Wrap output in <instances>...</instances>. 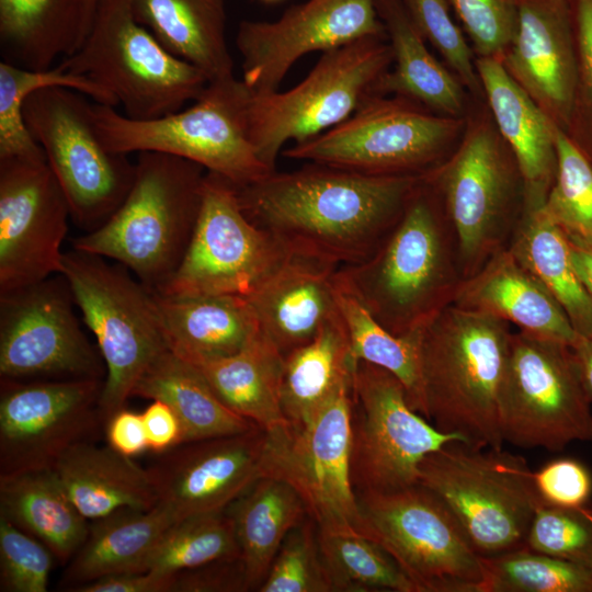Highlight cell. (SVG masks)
I'll return each instance as SVG.
<instances>
[{
	"label": "cell",
	"mask_w": 592,
	"mask_h": 592,
	"mask_svg": "<svg viewBox=\"0 0 592 592\" xmlns=\"http://www.w3.org/2000/svg\"><path fill=\"white\" fill-rule=\"evenodd\" d=\"M422 177L369 175L309 162L236 187L246 216L292 253L341 267L379 248Z\"/></svg>",
	"instance_id": "obj_1"
},
{
	"label": "cell",
	"mask_w": 592,
	"mask_h": 592,
	"mask_svg": "<svg viewBox=\"0 0 592 592\" xmlns=\"http://www.w3.org/2000/svg\"><path fill=\"white\" fill-rule=\"evenodd\" d=\"M339 272L377 321L396 335L421 333L453 305L465 281L458 242L424 175L379 248Z\"/></svg>",
	"instance_id": "obj_2"
},
{
	"label": "cell",
	"mask_w": 592,
	"mask_h": 592,
	"mask_svg": "<svg viewBox=\"0 0 592 592\" xmlns=\"http://www.w3.org/2000/svg\"><path fill=\"white\" fill-rule=\"evenodd\" d=\"M135 167L121 206L71 244L122 264L149 289L160 292L191 241L207 171L193 161L153 151L137 153Z\"/></svg>",
	"instance_id": "obj_3"
},
{
	"label": "cell",
	"mask_w": 592,
	"mask_h": 592,
	"mask_svg": "<svg viewBox=\"0 0 592 592\" xmlns=\"http://www.w3.org/2000/svg\"><path fill=\"white\" fill-rule=\"evenodd\" d=\"M512 333L455 305L433 319L421 333L423 417L470 445L502 447L498 398Z\"/></svg>",
	"instance_id": "obj_4"
},
{
	"label": "cell",
	"mask_w": 592,
	"mask_h": 592,
	"mask_svg": "<svg viewBox=\"0 0 592 592\" xmlns=\"http://www.w3.org/2000/svg\"><path fill=\"white\" fill-rule=\"evenodd\" d=\"M455 231L465 280L509 247L525 210L520 167L485 100H474L451 156L424 175Z\"/></svg>",
	"instance_id": "obj_5"
},
{
	"label": "cell",
	"mask_w": 592,
	"mask_h": 592,
	"mask_svg": "<svg viewBox=\"0 0 592 592\" xmlns=\"http://www.w3.org/2000/svg\"><path fill=\"white\" fill-rule=\"evenodd\" d=\"M248 87L234 76L209 81L190 106L157 118H130L95 102L91 112L102 143L113 152L172 155L243 186L273 172L248 137Z\"/></svg>",
	"instance_id": "obj_6"
},
{
	"label": "cell",
	"mask_w": 592,
	"mask_h": 592,
	"mask_svg": "<svg viewBox=\"0 0 592 592\" xmlns=\"http://www.w3.org/2000/svg\"><path fill=\"white\" fill-rule=\"evenodd\" d=\"M59 65L95 82L135 119L179 111L209 82L136 20L130 0H99L83 42Z\"/></svg>",
	"instance_id": "obj_7"
},
{
	"label": "cell",
	"mask_w": 592,
	"mask_h": 592,
	"mask_svg": "<svg viewBox=\"0 0 592 592\" xmlns=\"http://www.w3.org/2000/svg\"><path fill=\"white\" fill-rule=\"evenodd\" d=\"M418 483L447 506L483 558L524 547L544 504L524 457L463 441L429 454L419 466Z\"/></svg>",
	"instance_id": "obj_8"
},
{
	"label": "cell",
	"mask_w": 592,
	"mask_h": 592,
	"mask_svg": "<svg viewBox=\"0 0 592 592\" xmlns=\"http://www.w3.org/2000/svg\"><path fill=\"white\" fill-rule=\"evenodd\" d=\"M80 250L64 252L60 271L106 368L100 411L104 424L126 407L149 366L169 350L153 293L122 264Z\"/></svg>",
	"instance_id": "obj_9"
},
{
	"label": "cell",
	"mask_w": 592,
	"mask_h": 592,
	"mask_svg": "<svg viewBox=\"0 0 592 592\" xmlns=\"http://www.w3.org/2000/svg\"><path fill=\"white\" fill-rule=\"evenodd\" d=\"M392 65L387 38L363 37L322 53L304 80L286 91L249 90L246 126L260 160L275 171L284 146L314 138L348 119Z\"/></svg>",
	"instance_id": "obj_10"
},
{
	"label": "cell",
	"mask_w": 592,
	"mask_h": 592,
	"mask_svg": "<svg viewBox=\"0 0 592 592\" xmlns=\"http://www.w3.org/2000/svg\"><path fill=\"white\" fill-rule=\"evenodd\" d=\"M465 123L405 98L374 94L341 124L282 155L369 175L422 177L455 150Z\"/></svg>",
	"instance_id": "obj_11"
},
{
	"label": "cell",
	"mask_w": 592,
	"mask_h": 592,
	"mask_svg": "<svg viewBox=\"0 0 592 592\" xmlns=\"http://www.w3.org/2000/svg\"><path fill=\"white\" fill-rule=\"evenodd\" d=\"M591 406L571 345L512 333L498 398L503 443L560 452L576 441L592 442Z\"/></svg>",
	"instance_id": "obj_12"
},
{
	"label": "cell",
	"mask_w": 592,
	"mask_h": 592,
	"mask_svg": "<svg viewBox=\"0 0 592 592\" xmlns=\"http://www.w3.org/2000/svg\"><path fill=\"white\" fill-rule=\"evenodd\" d=\"M77 90L46 87L23 102L24 122L67 198L71 220L84 232L102 226L121 206L135 163L109 150L93 119L92 103Z\"/></svg>",
	"instance_id": "obj_13"
},
{
	"label": "cell",
	"mask_w": 592,
	"mask_h": 592,
	"mask_svg": "<svg viewBox=\"0 0 592 592\" xmlns=\"http://www.w3.org/2000/svg\"><path fill=\"white\" fill-rule=\"evenodd\" d=\"M363 535L382 546L418 592H480L481 557L447 506L417 483L356 492Z\"/></svg>",
	"instance_id": "obj_14"
},
{
	"label": "cell",
	"mask_w": 592,
	"mask_h": 592,
	"mask_svg": "<svg viewBox=\"0 0 592 592\" xmlns=\"http://www.w3.org/2000/svg\"><path fill=\"white\" fill-rule=\"evenodd\" d=\"M352 396L353 380L306 424L267 431L262 477L289 483L319 532L363 535L350 473Z\"/></svg>",
	"instance_id": "obj_15"
},
{
	"label": "cell",
	"mask_w": 592,
	"mask_h": 592,
	"mask_svg": "<svg viewBox=\"0 0 592 592\" xmlns=\"http://www.w3.org/2000/svg\"><path fill=\"white\" fill-rule=\"evenodd\" d=\"M352 399L350 473L355 494L414 486L429 454L449 442H464L414 411L401 382L379 366L356 362Z\"/></svg>",
	"instance_id": "obj_16"
},
{
	"label": "cell",
	"mask_w": 592,
	"mask_h": 592,
	"mask_svg": "<svg viewBox=\"0 0 592 592\" xmlns=\"http://www.w3.org/2000/svg\"><path fill=\"white\" fill-rule=\"evenodd\" d=\"M292 254L276 236L246 216L234 183L207 172L186 252L174 275L158 293L229 294L247 298Z\"/></svg>",
	"instance_id": "obj_17"
},
{
	"label": "cell",
	"mask_w": 592,
	"mask_h": 592,
	"mask_svg": "<svg viewBox=\"0 0 592 592\" xmlns=\"http://www.w3.org/2000/svg\"><path fill=\"white\" fill-rule=\"evenodd\" d=\"M75 306L60 273L0 295V379H105Z\"/></svg>",
	"instance_id": "obj_18"
},
{
	"label": "cell",
	"mask_w": 592,
	"mask_h": 592,
	"mask_svg": "<svg viewBox=\"0 0 592 592\" xmlns=\"http://www.w3.org/2000/svg\"><path fill=\"white\" fill-rule=\"evenodd\" d=\"M104 379H0V475L53 468L71 447L94 442L104 421Z\"/></svg>",
	"instance_id": "obj_19"
},
{
	"label": "cell",
	"mask_w": 592,
	"mask_h": 592,
	"mask_svg": "<svg viewBox=\"0 0 592 592\" xmlns=\"http://www.w3.org/2000/svg\"><path fill=\"white\" fill-rule=\"evenodd\" d=\"M69 218L46 160H0V295L59 273Z\"/></svg>",
	"instance_id": "obj_20"
},
{
	"label": "cell",
	"mask_w": 592,
	"mask_h": 592,
	"mask_svg": "<svg viewBox=\"0 0 592 592\" xmlns=\"http://www.w3.org/2000/svg\"><path fill=\"white\" fill-rule=\"evenodd\" d=\"M363 37L387 38L375 0H307L275 21H241L236 36L241 80L254 93L276 91L303 56Z\"/></svg>",
	"instance_id": "obj_21"
},
{
	"label": "cell",
	"mask_w": 592,
	"mask_h": 592,
	"mask_svg": "<svg viewBox=\"0 0 592 592\" xmlns=\"http://www.w3.org/2000/svg\"><path fill=\"white\" fill-rule=\"evenodd\" d=\"M267 431L181 443L147 467L158 503L175 521L225 511L262 477Z\"/></svg>",
	"instance_id": "obj_22"
},
{
	"label": "cell",
	"mask_w": 592,
	"mask_h": 592,
	"mask_svg": "<svg viewBox=\"0 0 592 592\" xmlns=\"http://www.w3.org/2000/svg\"><path fill=\"white\" fill-rule=\"evenodd\" d=\"M500 60L510 77L565 130L577 83L572 0H517L515 33Z\"/></svg>",
	"instance_id": "obj_23"
},
{
	"label": "cell",
	"mask_w": 592,
	"mask_h": 592,
	"mask_svg": "<svg viewBox=\"0 0 592 592\" xmlns=\"http://www.w3.org/2000/svg\"><path fill=\"white\" fill-rule=\"evenodd\" d=\"M338 269L327 261L293 253L247 297L259 330L283 355L314 340L339 317L334 292Z\"/></svg>",
	"instance_id": "obj_24"
},
{
	"label": "cell",
	"mask_w": 592,
	"mask_h": 592,
	"mask_svg": "<svg viewBox=\"0 0 592 592\" xmlns=\"http://www.w3.org/2000/svg\"><path fill=\"white\" fill-rule=\"evenodd\" d=\"M483 98L523 177L525 210L543 207L557 171L558 126L510 77L498 58L476 57Z\"/></svg>",
	"instance_id": "obj_25"
},
{
	"label": "cell",
	"mask_w": 592,
	"mask_h": 592,
	"mask_svg": "<svg viewBox=\"0 0 592 592\" xmlns=\"http://www.w3.org/2000/svg\"><path fill=\"white\" fill-rule=\"evenodd\" d=\"M453 305L538 338L572 345L578 337L556 299L508 248L463 282Z\"/></svg>",
	"instance_id": "obj_26"
},
{
	"label": "cell",
	"mask_w": 592,
	"mask_h": 592,
	"mask_svg": "<svg viewBox=\"0 0 592 592\" xmlns=\"http://www.w3.org/2000/svg\"><path fill=\"white\" fill-rule=\"evenodd\" d=\"M391 48L392 65L376 93L415 102L448 117L465 118L474 101L459 79L429 49L401 0H375Z\"/></svg>",
	"instance_id": "obj_27"
},
{
	"label": "cell",
	"mask_w": 592,
	"mask_h": 592,
	"mask_svg": "<svg viewBox=\"0 0 592 592\" xmlns=\"http://www.w3.org/2000/svg\"><path fill=\"white\" fill-rule=\"evenodd\" d=\"M152 293L169 350L189 362L235 354L259 332L246 297Z\"/></svg>",
	"instance_id": "obj_28"
},
{
	"label": "cell",
	"mask_w": 592,
	"mask_h": 592,
	"mask_svg": "<svg viewBox=\"0 0 592 592\" xmlns=\"http://www.w3.org/2000/svg\"><path fill=\"white\" fill-rule=\"evenodd\" d=\"M173 522L172 513L161 504L149 510L125 508L93 520L59 587L73 592L109 576L147 571L151 553Z\"/></svg>",
	"instance_id": "obj_29"
},
{
	"label": "cell",
	"mask_w": 592,
	"mask_h": 592,
	"mask_svg": "<svg viewBox=\"0 0 592 592\" xmlns=\"http://www.w3.org/2000/svg\"><path fill=\"white\" fill-rule=\"evenodd\" d=\"M52 469L87 520L125 508L149 510L158 503L148 469L109 445H75Z\"/></svg>",
	"instance_id": "obj_30"
},
{
	"label": "cell",
	"mask_w": 592,
	"mask_h": 592,
	"mask_svg": "<svg viewBox=\"0 0 592 592\" xmlns=\"http://www.w3.org/2000/svg\"><path fill=\"white\" fill-rule=\"evenodd\" d=\"M130 5L164 48L201 69L208 81L234 77L225 0H130Z\"/></svg>",
	"instance_id": "obj_31"
},
{
	"label": "cell",
	"mask_w": 592,
	"mask_h": 592,
	"mask_svg": "<svg viewBox=\"0 0 592 592\" xmlns=\"http://www.w3.org/2000/svg\"><path fill=\"white\" fill-rule=\"evenodd\" d=\"M0 515L43 543L61 565L89 531L52 468L0 475Z\"/></svg>",
	"instance_id": "obj_32"
},
{
	"label": "cell",
	"mask_w": 592,
	"mask_h": 592,
	"mask_svg": "<svg viewBox=\"0 0 592 592\" xmlns=\"http://www.w3.org/2000/svg\"><path fill=\"white\" fill-rule=\"evenodd\" d=\"M190 363L237 414L266 431L287 423L281 407L284 355L260 330L235 354Z\"/></svg>",
	"instance_id": "obj_33"
},
{
	"label": "cell",
	"mask_w": 592,
	"mask_h": 592,
	"mask_svg": "<svg viewBox=\"0 0 592 592\" xmlns=\"http://www.w3.org/2000/svg\"><path fill=\"white\" fill-rule=\"evenodd\" d=\"M240 550L248 591H258L287 534L308 517L297 491L263 476L226 510Z\"/></svg>",
	"instance_id": "obj_34"
},
{
	"label": "cell",
	"mask_w": 592,
	"mask_h": 592,
	"mask_svg": "<svg viewBox=\"0 0 592 592\" xmlns=\"http://www.w3.org/2000/svg\"><path fill=\"white\" fill-rule=\"evenodd\" d=\"M355 366L348 331L339 315L314 340L284 355L281 407L286 422H309L353 380Z\"/></svg>",
	"instance_id": "obj_35"
},
{
	"label": "cell",
	"mask_w": 592,
	"mask_h": 592,
	"mask_svg": "<svg viewBox=\"0 0 592 592\" xmlns=\"http://www.w3.org/2000/svg\"><path fill=\"white\" fill-rule=\"evenodd\" d=\"M133 396L169 405L182 423L183 443L238 434L259 426L229 409L200 371L170 350L144 373Z\"/></svg>",
	"instance_id": "obj_36"
},
{
	"label": "cell",
	"mask_w": 592,
	"mask_h": 592,
	"mask_svg": "<svg viewBox=\"0 0 592 592\" xmlns=\"http://www.w3.org/2000/svg\"><path fill=\"white\" fill-rule=\"evenodd\" d=\"M0 39L4 61L49 69L82 43L79 1L0 0Z\"/></svg>",
	"instance_id": "obj_37"
},
{
	"label": "cell",
	"mask_w": 592,
	"mask_h": 592,
	"mask_svg": "<svg viewBox=\"0 0 592 592\" xmlns=\"http://www.w3.org/2000/svg\"><path fill=\"white\" fill-rule=\"evenodd\" d=\"M550 293L579 337H592V297L570 255L569 240L540 209L524 212L508 247Z\"/></svg>",
	"instance_id": "obj_38"
},
{
	"label": "cell",
	"mask_w": 592,
	"mask_h": 592,
	"mask_svg": "<svg viewBox=\"0 0 592 592\" xmlns=\"http://www.w3.org/2000/svg\"><path fill=\"white\" fill-rule=\"evenodd\" d=\"M334 292L345 325L354 362L363 361L395 375L403 385L410 407L423 415L421 382V333L396 335L387 330L335 274Z\"/></svg>",
	"instance_id": "obj_39"
},
{
	"label": "cell",
	"mask_w": 592,
	"mask_h": 592,
	"mask_svg": "<svg viewBox=\"0 0 592 592\" xmlns=\"http://www.w3.org/2000/svg\"><path fill=\"white\" fill-rule=\"evenodd\" d=\"M64 87L79 91L95 103L116 107L113 98L90 79L56 65L45 70L0 62V160H46L23 117L24 99L34 90Z\"/></svg>",
	"instance_id": "obj_40"
},
{
	"label": "cell",
	"mask_w": 592,
	"mask_h": 592,
	"mask_svg": "<svg viewBox=\"0 0 592 592\" xmlns=\"http://www.w3.org/2000/svg\"><path fill=\"white\" fill-rule=\"evenodd\" d=\"M318 540L333 591L418 592L391 556L368 537L318 531Z\"/></svg>",
	"instance_id": "obj_41"
},
{
	"label": "cell",
	"mask_w": 592,
	"mask_h": 592,
	"mask_svg": "<svg viewBox=\"0 0 592 592\" xmlns=\"http://www.w3.org/2000/svg\"><path fill=\"white\" fill-rule=\"evenodd\" d=\"M236 558H240V550L227 512L198 514L167 528L148 559L147 571L174 574Z\"/></svg>",
	"instance_id": "obj_42"
},
{
	"label": "cell",
	"mask_w": 592,
	"mask_h": 592,
	"mask_svg": "<svg viewBox=\"0 0 592 592\" xmlns=\"http://www.w3.org/2000/svg\"><path fill=\"white\" fill-rule=\"evenodd\" d=\"M480 592H592V568L526 547L481 557Z\"/></svg>",
	"instance_id": "obj_43"
},
{
	"label": "cell",
	"mask_w": 592,
	"mask_h": 592,
	"mask_svg": "<svg viewBox=\"0 0 592 592\" xmlns=\"http://www.w3.org/2000/svg\"><path fill=\"white\" fill-rule=\"evenodd\" d=\"M557 171L542 207L568 240L592 247V162L558 127Z\"/></svg>",
	"instance_id": "obj_44"
},
{
	"label": "cell",
	"mask_w": 592,
	"mask_h": 592,
	"mask_svg": "<svg viewBox=\"0 0 592 592\" xmlns=\"http://www.w3.org/2000/svg\"><path fill=\"white\" fill-rule=\"evenodd\" d=\"M414 26L474 100H485L475 53L447 0H401Z\"/></svg>",
	"instance_id": "obj_45"
},
{
	"label": "cell",
	"mask_w": 592,
	"mask_h": 592,
	"mask_svg": "<svg viewBox=\"0 0 592 592\" xmlns=\"http://www.w3.org/2000/svg\"><path fill=\"white\" fill-rule=\"evenodd\" d=\"M258 591L333 592L312 519L308 516L287 534Z\"/></svg>",
	"instance_id": "obj_46"
},
{
	"label": "cell",
	"mask_w": 592,
	"mask_h": 592,
	"mask_svg": "<svg viewBox=\"0 0 592 592\" xmlns=\"http://www.w3.org/2000/svg\"><path fill=\"white\" fill-rule=\"evenodd\" d=\"M524 547L592 568V506L543 504L532 520Z\"/></svg>",
	"instance_id": "obj_47"
},
{
	"label": "cell",
	"mask_w": 592,
	"mask_h": 592,
	"mask_svg": "<svg viewBox=\"0 0 592 592\" xmlns=\"http://www.w3.org/2000/svg\"><path fill=\"white\" fill-rule=\"evenodd\" d=\"M54 558L37 538L0 515L1 592H46Z\"/></svg>",
	"instance_id": "obj_48"
},
{
	"label": "cell",
	"mask_w": 592,
	"mask_h": 592,
	"mask_svg": "<svg viewBox=\"0 0 592 592\" xmlns=\"http://www.w3.org/2000/svg\"><path fill=\"white\" fill-rule=\"evenodd\" d=\"M476 57L501 59L517 21V0H447Z\"/></svg>",
	"instance_id": "obj_49"
},
{
	"label": "cell",
	"mask_w": 592,
	"mask_h": 592,
	"mask_svg": "<svg viewBox=\"0 0 592 592\" xmlns=\"http://www.w3.org/2000/svg\"><path fill=\"white\" fill-rule=\"evenodd\" d=\"M577 45V83L563 130L592 162V0H572Z\"/></svg>",
	"instance_id": "obj_50"
},
{
	"label": "cell",
	"mask_w": 592,
	"mask_h": 592,
	"mask_svg": "<svg viewBox=\"0 0 592 592\" xmlns=\"http://www.w3.org/2000/svg\"><path fill=\"white\" fill-rule=\"evenodd\" d=\"M534 482L544 504L579 508L589 504L592 496V475L589 468L573 458H557L534 473Z\"/></svg>",
	"instance_id": "obj_51"
},
{
	"label": "cell",
	"mask_w": 592,
	"mask_h": 592,
	"mask_svg": "<svg viewBox=\"0 0 592 592\" xmlns=\"http://www.w3.org/2000/svg\"><path fill=\"white\" fill-rule=\"evenodd\" d=\"M248 591L241 558L225 559L175 573L173 592Z\"/></svg>",
	"instance_id": "obj_52"
},
{
	"label": "cell",
	"mask_w": 592,
	"mask_h": 592,
	"mask_svg": "<svg viewBox=\"0 0 592 592\" xmlns=\"http://www.w3.org/2000/svg\"><path fill=\"white\" fill-rule=\"evenodd\" d=\"M148 449L161 454L184 441L182 423L169 405L160 400L152 402L141 412Z\"/></svg>",
	"instance_id": "obj_53"
},
{
	"label": "cell",
	"mask_w": 592,
	"mask_h": 592,
	"mask_svg": "<svg viewBox=\"0 0 592 592\" xmlns=\"http://www.w3.org/2000/svg\"><path fill=\"white\" fill-rule=\"evenodd\" d=\"M104 433L107 445L124 456L132 458L148 449L143 415L127 407L109 418Z\"/></svg>",
	"instance_id": "obj_54"
},
{
	"label": "cell",
	"mask_w": 592,
	"mask_h": 592,
	"mask_svg": "<svg viewBox=\"0 0 592 592\" xmlns=\"http://www.w3.org/2000/svg\"><path fill=\"white\" fill-rule=\"evenodd\" d=\"M174 574L155 571L109 576L78 587L73 592H173Z\"/></svg>",
	"instance_id": "obj_55"
},
{
	"label": "cell",
	"mask_w": 592,
	"mask_h": 592,
	"mask_svg": "<svg viewBox=\"0 0 592 592\" xmlns=\"http://www.w3.org/2000/svg\"><path fill=\"white\" fill-rule=\"evenodd\" d=\"M570 255L574 269L592 297V247L569 240Z\"/></svg>",
	"instance_id": "obj_56"
},
{
	"label": "cell",
	"mask_w": 592,
	"mask_h": 592,
	"mask_svg": "<svg viewBox=\"0 0 592 592\" xmlns=\"http://www.w3.org/2000/svg\"><path fill=\"white\" fill-rule=\"evenodd\" d=\"M592 396V337H577L571 345Z\"/></svg>",
	"instance_id": "obj_57"
},
{
	"label": "cell",
	"mask_w": 592,
	"mask_h": 592,
	"mask_svg": "<svg viewBox=\"0 0 592 592\" xmlns=\"http://www.w3.org/2000/svg\"><path fill=\"white\" fill-rule=\"evenodd\" d=\"M81 16L82 42L90 29L99 0H78Z\"/></svg>",
	"instance_id": "obj_58"
},
{
	"label": "cell",
	"mask_w": 592,
	"mask_h": 592,
	"mask_svg": "<svg viewBox=\"0 0 592 592\" xmlns=\"http://www.w3.org/2000/svg\"><path fill=\"white\" fill-rule=\"evenodd\" d=\"M260 1L265 2V3H272V2L280 1V0H260Z\"/></svg>",
	"instance_id": "obj_59"
}]
</instances>
